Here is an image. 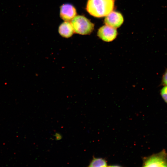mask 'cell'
<instances>
[{
  "mask_svg": "<svg viewBox=\"0 0 167 167\" xmlns=\"http://www.w3.org/2000/svg\"><path fill=\"white\" fill-rule=\"evenodd\" d=\"M117 33L116 28L105 25L99 29L97 35L103 41L110 42L113 41L116 38Z\"/></svg>",
  "mask_w": 167,
  "mask_h": 167,
  "instance_id": "4",
  "label": "cell"
},
{
  "mask_svg": "<svg viewBox=\"0 0 167 167\" xmlns=\"http://www.w3.org/2000/svg\"><path fill=\"white\" fill-rule=\"evenodd\" d=\"M160 94L163 100L167 104V86H164L161 89Z\"/></svg>",
  "mask_w": 167,
  "mask_h": 167,
  "instance_id": "9",
  "label": "cell"
},
{
  "mask_svg": "<svg viewBox=\"0 0 167 167\" xmlns=\"http://www.w3.org/2000/svg\"><path fill=\"white\" fill-rule=\"evenodd\" d=\"M58 32L62 36L66 38L70 37L74 32L71 23L66 21L59 26Z\"/></svg>",
  "mask_w": 167,
  "mask_h": 167,
  "instance_id": "7",
  "label": "cell"
},
{
  "mask_svg": "<svg viewBox=\"0 0 167 167\" xmlns=\"http://www.w3.org/2000/svg\"><path fill=\"white\" fill-rule=\"evenodd\" d=\"M75 33L81 35L90 34L94 28V24L86 17L80 15L76 16L71 22Z\"/></svg>",
  "mask_w": 167,
  "mask_h": 167,
  "instance_id": "2",
  "label": "cell"
},
{
  "mask_svg": "<svg viewBox=\"0 0 167 167\" xmlns=\"http://www.w3.org/2000/svg\"><path fill=\"white\" fill-rule=\"evenodd\" d=\"M123 21L122 15L115 11H112L107 15L104 20L106 25L116 29L121 25Z\"/></svg>",
  "mask_w": 167,
  "mask_h": 167,
  "instance_id": "5",
  "label": "cell"
},
{
  "mask_svg": "<svg viewBox=\"0 0 167 167\" xmlns=\"http://www.w3.org/2000/svg\"><path fill=\"white\" fill-rule=\"evenodd\" d=\"M60 9V16L65 21H71L76 16V10L71 4H63L61 6Z\"/></svg>",
  "mask_w": 167,
  "mask_h": 167,
  "instance_id": "6",
  "label": "cell"
},
{
  "mask_svg": "<svg viewBox=\"0 0 167 167\" xmlns=\"http://www.w3.org/2000/svg\"><path fill=\"white\" fill-rule=\"evenodd\" d=\"M161 85L164 86H167V69L163 75Z\"/></svg>",
  "mask_w": 167,
  "mask_h": 167,
  "instance_id": "10",
  "label": "cell"
},
{
  "mask_svg": "<svg viewBox=\"0 0 167 167\" xmlns=\"http://www.w3.org/2000/svg\"><path fill=\"white\" fill-rule=\"evenodd\" d=\"M114 0H88L86 9L94 17L100 18L106 16L113 11Z\"/></svg>",
  "mask_w": 167,
  "mask_h": 167,
  "instance_id": "1",
  "label": "cell"
},
{
  "mask_svg": "<svg viewBox=\"0 0 167 167\" xmlns=\"http://www.w3.org/2000/svg\"><path fill=\"white\" fill-rule=\"evenodd\" d=\"M108 166L106 161L102 158L93 157L89 163V167H105Z\"/></svg>",
  "mask_w": 167,
  "mask_h": 167,
  "instance_id": "8",
  "label": "cell"
},
{
  "mask_svg": "<svg viewBox=\"0 0 167 167\" xmlns=\"http://www.w3.org/2000/svg\"><path fill=\"white\" fill-rule=\"evenodd\" d=\"M144 167H167V153L165 149L143 159Z\"/></svg>",
  "mask_w": 167,
  "mask_h": 167,
  "instance_id": "3",
  "label": "cell"
}]
</instances>
